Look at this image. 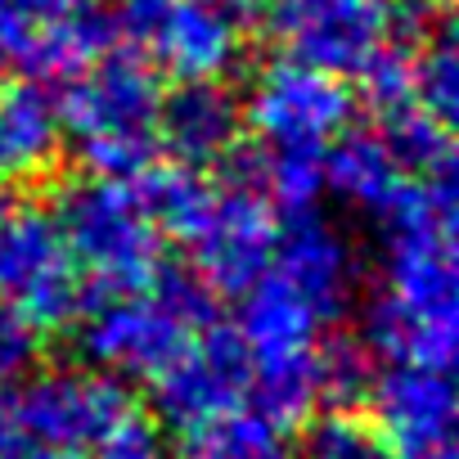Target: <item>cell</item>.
Here are the masks:
<instances>
[{"instance_id": "cell-3", "label": "cell", "mask_w": 459, "mask_h": 459, "mask_svg": "<svg viewBox=\"0 0 459 459\" xmlns=\"http://www.w3.org/2000/svg\"><path fill=\"white\" fill-rule=\"evenodd\" d=\"M50 221L68 248V262L95 284V293H135L162 266V235L126 180H68L55 194Z\"/></svg>"}, {"instance_id": "cell-22", "label": "cell", "mask_w": 459, "mask_h": 459, "mask_svg": "<svg viewBox=\"0 0 459 459\" xmlns=\"http://www.w3.org/2000/svg\"><path fill=\"white\" fill-rule=\"evenodd\" d=\"M316 378H320V401H329L333 410H351L369 401L378 378V356L369 351L365 338H333L316 347Z\"/></svg>"}, {"instance_id": "cell-29", "label": "cell", "mask_w": 459, "mask_h": 459, "mask_svg": "<svg viewBox=\"0 0 459 459\" xmlns=\"http://www.w3.org/2000/svg\"><path fill=\"white\" fill-rule=\"evenodd\" d=\"M28 450H32V437L23 428L19 392L0 383V459H23Z\"/></svg>"}, {"instance_id": "cell-30", "label": "cell", "mask_w": 459, "mask_h": 459, "mask_svg": "<svg viewBox=\"0 0 459 459\" xmlns=\"http://www.w3.org/2000/svg\"><path fill=\"white\" fill-rule=\"evenodd\" d=\"M23 459H77L73 450H46V446H32Z\"/></svg>"}, {"instance_id": "cell-26", "label": "cell", "mask_w": 459, "mask_h": 459, "mask_svg": "<svg viewBox=\"0 0 459 459\" xmlns=\"http://www.w3.org/2000/svg\"><path fill=\"white\" fill-rule=\"evenodd\" d=\"M167 311H176L189 329H207L216 316V293L194 266H158L144 284Z\"/></svg>"}, {"instance_id": "cell-15", "label": "cell", "mask_w": 459, "mask_h": 459, "mask_svg": "<svg viewBox=\"0 0 459 459\" xmlns=\"http://www.w3.org/2000/svg\"><path fill=\"white\" fill-rule=\"evenodd\" d=\"M153 135L180 167H221L244 144V104L221 82H176L158 100Z\"/></svg>"}, {"instance_id": "cell-18", "label": "cell", "mask_w": 459, "mask_h": 459, "mask_svg": "<svg viewBox=\"0 0 459 459\" xmlns=\"http://www.w3.org/2000/svg\"><path fill=\"white\" fill-rule=\"evenodd\" d=\"M401 185L405 176L378 131H342L325 149V189L347 207L378 212Z\"/></svg>"}, {"instance_id": "cell-16", "label": "cell", "mask_w": 459, "mask_h": 459, "mask_svg": "<svg viewBox=\"0 0 459 459\" xmlns=\"http://www.w3.org/2000/svg\"><path fill=\"white\" fill-rule=\"evenodd\" d=\"M59 153L64 126L41 82H5L0 86V189L50 176Z\"/></svg>"}, {"instance_id": "cell-6", "label": "cell", "mask_w": 459, "mask_h": 459, "mask_svg": "<svg viewBox=\"0 0 459 459\" xmlns=\"http://www.w3.org/2000/svg\"><path fill=\"white\" fill-rule=\"evenodd\" d=\"M77 347L86 369H100L108 378H158L180 347L198 333L176 311H167L149 289L135 293H95L86 311L73 320Z\"/></svg>"}, {"instance_id": "cell-31", "label": "cell", "mask_w": 459, "mask_h": 459, "mask_svg": "<svg viewBox=\"0 0 459 459\" xmlns=\"http://www.w3.org/2000/svg\"><path fill=\"white\" fill-rule=\"evenodd\" d=\"M423 459H455V446H441V450H432V455H423Z\"/></svg>"}, {"instance_id": "cell-12", "label": "cell", "mask_w": 459, "mask_h": 459, "mask_svg": "<svg viewBox=\"0 0 459 459\" xmlns=\"http://www.w3.org/2000/svg\"><path fill=\"white\" fill-rule=\"evenodd\" d=\"M271 275L289 284L320 320H338L356 298L360 262L342 230L316 207H307V212H293L289 225H280Z\"/></svg>"}, {"instance_id": "cell-17", "label": "cell", "mask_w": 459, "mask_h": 459, "mask_svg": "<svg viewBox=\"0 0 459 459\" xmlns=\"http://www.w3.org/2000/svg\"><path fill=\"white\" fill-rule=\"evenodd\" d=\"M320 316L271 271L244 293L239 307V338L248 347V360H284V356H307L320 342Z\"/></svg>"}, {"instance_id": "cell-32", "label": "cell", "mask_w": 459, "mask_h": 459, "mask_svg": "<svg viewBox=\"0 0 459 459\" xmlns=\"http://www.w3.org/2000/svg\"><path fill=\"white\" fill-rule=\"evenodd\" d=\"M225 5H235V10H244V5H248V0H225Z\"/></svg>"}, {"instance_id": "cell-1", "label": "cell", "mask_w": 459, "mask_h": 459, "mask_svg": "<svg viewBox=\"0 0 459 459\" xmlns=\"http://www.w3.org/2000/svg\"><path fill=\"white\" fill-rule=\"evenodd\" d=\"M383 293L365 311V342L392 365L446 369L459 333L455 189L450 180H405L378 212Z\"/></svg>"}, {"instance_id": "cell-20", "label": "cell", "mask_w": 459, "mask_h": 459, "mask_svg": "<svg viewBox=\"0 0 459 459\" xmlns=\"http://www.w3.org/2000/svg\"><path fill=\"white\" fill-rule=\"evenodd\" d=\"M140 203L153 221L158 235H171V239H194L198 225L207 221L212 203H216V185L198 171V167H149L144 171V185H140Z\"/></svg>"}, {"instance_id": "cell-19", "label": "cell", "mask_w": 459, "mask_h": 459, "mask_svg": "<svg viewBox=\"0 0 459 459\" xmlns=\"http://www.w3.org/2000/svg\"><path fill=\"white\" fill-rule=\"evenodd\" d=\"M180 459H289V437L262 410H221L180 432Z\"/></svg>"}, {"instance_id": "cell-21", "label": "cell", "mask_w": 459, "mask_h": 459, "mask_svg": "<svg viewBox=\"0 0 459 459\" xmlns=\"http://www.w3.org/2000/svg\"><path fill=\"white\" fill-rule=\"evenodd\" d=\"M401 167V176L410 180H450L455 176V140H450V126L432 113H423L419 104L383 117V131H378Z\"/></svg>"}, {"instance_id": "cell-11", "label": "cell", "mask_w": 459, "mask_h": 459, "mask_svg": "<svg viewBox=\"0 0 459 459\" xmlns=\"http://www.w3.org/2000/svg\"><path fill=\"white\" fill-rule=\"evenodd\" d=\"M126 405L122 383L100 369H46L19 387L23 428L46 450H91Z\"/></svg>"}, {"instance_id": "cell-28", "label": "cell", "mask_w": 459, "mask_h": 459, "mask_svg": "<svg viewBox=\"0 0 459 459\" xmlns=\"http://www.w3.org/2000/svg\"><path fill=\"white\" fill-rule=\"evenodd\" d=\"M37 356H41V329L0 302V383L23 378L37 365Z\"/></svg>"}, {"instance_id": "cell-8", "label": "cell", "mask_w": 459, "mask_h": 459, "mask_svg": "<svg viewBox=\"0 0 459 459\" xmlns=\"http://www.w3.org/2000/svg\"><path fill=\"white\" fill-rule=\"evenodd\" d=\"M271 32L289 59L320 73H360L392 37V0H275Z\"/></svg>"}, {"instance_id": "cell-4", "label": "cell", "mask_w": 459, "mask_h": 459, "mask_svg": "<svg viewBox=\"0 0 459 459\" xmlns=\"http://www.w3.org/2000/svg\"><path fill=\"white\" fill-rule=\"evenodd\" d=\"M0 302L37 329H64L91 302V289H82L59 230L41 207L0 203Z\"/></svg>"}, {"instance_id": "cell-23", "label": "cell", "mask_w": 459, "mask_h": 459, "mask_svg": "<svg viewBox=\"0 0 459 459\" xmlns=\"http://www.w3.org/2000/svg\"><path fill=\"white\" fill-rule=\"evenodd\" d=\"M414 104L441 117L446 126L459 113V55H455V37L446 23L414 55Z\"/></svg>"}, {"instance_id": "cell-24", "label": "cell", "mask_w": 459, "mask_h": 459, "mask_svg": "<svg viewBox=\"0 0 459 459\" xmlns=\"http://www.w3.org/2000/svg\"><path fill=\"white\" fill-rule=\"evenodd\" d=\"M302 459H396L374 423H365L356 410H329L307 423L302 432Z\"/></svg>"}, {"instance_id": "cell-9", "label": "cell", "mask_w": 459, "mask_h": 459, "mask_svg": "<svg viewBox=\"0 0 459 459\" xmlns=\"http://www.w3.org/2000/svg\"><path fill=\"white\" fill-rule=\"evenodd\" d=\"M248 347L235 329H198L180 356L153 378V405L158 419L171 428H194L221 410H235L248 396Z\"/></svg>"}, {"instance_id": "cell-27", "label": "cell", "mask_w": 459, "mask_h": 459, "mask_svg": "<svg viewBox=\"0 0 459 459\" xmlns=\"http://www.w3.org/2000/svg\"><path fill=\"white\" fill-rule=\"evenodd\" d=\"M91 450H95V459H176V455H171V441H167V432H162V423L149 419V414L135 410V405H126V410L113 419V428H108Z\"/></svg>"}, {"instance_id": "cell-2", "label": "cell", "mask_w": 459, "mask_h": 459, "mask_svg": "<svg viewBox=\"0 0 459 459\" xmlns=\"http://www.w3.org/2000/svg\"><path fill=\"white\" fill-rule=\"evenodd\" d=\"M158 77L144 59L104 50L91 68L73 73L64 100H59V126L73 135L82 162L91 176L108 180H135L153 167L158 135Z\"/></svg>"}, {"instance_id": "cell-14", "label": "cell", "mask_w": 459, "mask_h": 459, "mask_svg": "<svg viewBox=\"0 0 459 459\" xmlns=\"http://www.w3.org/2000/svg\"><path fill=\"white\" fill-rule=\"evenodd\" d=\"M374 428L396 459H423L450 446L455 387L437 365H387L374 378Z\"/></svg>"}, {"instance_id": "cell-10", "label": "cell", "mask_w": 459, "mask_h": 459, "mask_svg": "<svg viewBox=\"0 0 459 459\" xmlns=\"http://www.w3.org/2000/svg\"><path fill=\"white\" fill-rule=\"evenodd\" d=\"M275 239H280V216L262 194H253V189L216 194L207 221L189 239L194 271L212 284V293L244 298L271 271Z\"/></svg>"}, {"instance_id": "cell-5", "label": "cell", "mask_w": 459, "mask_h": 459, "mask_svg": "<svg viewBox=\"0 0 459 459\" xmlns=\"http://www.w3.org/2000/svg\"><path fill=\"white\" fill-rule=\"evenodd\" d=\"M113 41L108 0H0V64L23 82L73 77Z\"/></svg>"}, {"instance_id": "cell-25", "label": "cell", "mask_w": 459, "mask_h": 459, "mask_svg": "<svg viewBox=\"0 0 459 459\" xmlns=\"http://www.w3.org/2000/svg\"><path fill=\"white\" fill-rule=\"evenodd\" d=\"M356 77H360L365 104H369L378 117H392V113H401V108L414 104V55L401 50V46L374 50Z\"/></svg>"}, {"instance_id": "cell-13", "label": "cell", "mask_w": 459, "mask_h": 459, "mask_svg": "<svg viewBox=\"0 0 459 459\" xmlns=\"http://www.w3.org/2000/svg\"><path fill=\"white\" fill-rule=\"evenodd\" d=\"M140 46L176 82H221L244 59V10L225 0H167Z\"/></svg>"}, {"instance_id": "cell-7", "label": "cell", "mask_w": 459, "mask_h": 459, "mask_svg": "<svg viewBox=\"0 0 459 459\" xmlns=\"http://www.w3.org/2000/svg\"><path fill=\"white\" fill-rule=\"evenodd\" d=\"M351 117V95L333 73H320L298 59H280L257 73L244 122L257 131L262 149L325 153Z\"/></svg>"}]
</instances>
